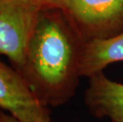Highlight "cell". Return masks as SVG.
I'll list each match as a JSON object with an SVG mask.
<instances>
[{
    "label": "cell",
    "mask_w": 123,
    "mask_h": 122,
    "mask_svg": "<svg viewBox=\"0 0 123 122\" xmlns=\"http://www.w3.org/2000/svg\"><path fill=\"white\" fill-rule=\"evenodd\" d=\"M60 11L41 10L19 71L38 100L48 107H58L73 98L85 43L68 26Z\"/></svg>",
    "instance_id": "6da1fadb"
},
{
    "label": "cell",
    "mask_w": 123,
    "mask_h": 122,
    "mask_svg": "<svg viewBox=\"0 0 123 122\" xmlns=\"http://www.w3.org/2000/svg\"><path fill=\"white\" fill-rule=\"evenodd\" d=\"M41 10L33 0H0V55L18 71Z\"/></svg>",
    "instance_id": "7a4b0ae2"
},
{
    "label": "cell",
    "mask_w": 123,
    "mask_h": 122,
    "mask_svg": "<svg viewBox=\"0 0 123 122\" xmlns=\"http://www.w3.org/2000/svg\"><path fill=\"white\" fill-rule=\"evenodd\" d=\"M85 41L107 38L123 30V0H68L64 11Z\"/></svg>",
    "instance_id": "3957f363"
},
{
    "label": "cell",
    "mask_w": 123,
    "mask_h": 122,
    "mask_svg": "<svg viewBox=\"0 0 123 122\" xmlns=\"http://www.w3.org/2000/svg\"><path fill=\"white\" fill-rule=\"evenodd\" d=\"M0 109L22 122H50L41 103L19 71L0 60Z\"/></svg>",
    "instance_id": "277c9868"
},
{
    "label": "cell",
    "mask_w": 123,
    "mask_h": 122,
    "mask_svg": "<svg viewBox=\"0 0 123 122\" xmlns=\"http://www.w3.org/2000/svg\"><path fill=\"white\" fill-rule=\"evenodd\" d=\"M84 103L92 116L110 122H123V83L108 79L103 72L89 78Z\"/></svg>",
    "instance_id": "5b68a950"
},
{
    "label": "cell",
    "mask_w": 123,
    "mask_h": 122,
    "mask_svg": "<svg viewBox=\"0 0 123 122\" xmlns=\"http://www.w3.org/2000/svg\"><path fill=\"white\" fill-rule=\"evenodd\" d=\"M119 61H123V30L107 38L85 41L80 59L79 75L90 78Z\"/></svg>",
    "instance_id": "8992f818"
},
{
    "label": "cell",
    "mask_w": 123,
    "mask_h": 122,
    "mask_svg": "<svg viewBox=\"0 0 123 122\" xmlns=\"http://www.w3.org/2000/svg\"><path fill=\"white\" fill-rule=\"evenodd\" d=\"M40 6L42 10H59L64 11L68 0H33Z\"/></svg>",
    "instance_id": "52a82bcc"
},
{
    "label": "cell",
    "mask_w": 123,
    "mask_h": 122,
    "mask_svg": "<svg viewBox=\"0 0 123 122\" xmlns=\"http://www.w3.org/2000/svg\"><path fill=\"white\" fill-rule=\"evenodd\" d=\"M0 122H22L19 121L11 114L5 112L0 109Z\"/></svg>",
    "instance_id": "ba28073f"
}]
</instances>
